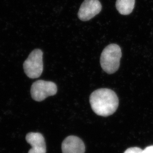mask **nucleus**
<instances>
[{
    "label": "nucleus",
    "instance_id": "obj_1",
    "mask_svg": "<svg viewBox=\"0 0 153 153\" xmlns=\"http://www.w3.org/2000/svg\"><path fill=\"white\" fill-rule=\"evenodd\" d=\"M91 108L96 114L108 116L114 114L119 106V98L117 94L108 88L96 90L90 97Z\"/></svg>",
    "mask_w": 153,
    "mask_h": 153
},
{
    "label": "nucleus",
    "instance_id": "obj_2",
    "mask_svg": "<svg viewBox=\"0 0 153 153\" xmlns=\"http://www.w3.org/2000/svg\"><path fill=\"white\" fill-rule=\"evenodd\" d=\"M122 53L121 49L116 44H111L104 49L100 58L102 70L108 74H112L119 69Z\"/></svg>",
    "mask_w": 153,
    "mask_h": 153
},
{
    "label": "nucleus",
    "instance_id": "obj_3",
    "mask_svg": "<svg viewBox=\"0 0 153 153\" xmlns=\"http://www.w3.org/2000/svg\"><path fill=\"white\" fill-rule=\"evenodd\" d=\"M43 54L40 49H35L24 62V71L29 78L35 79L41 75L43 70Z\"/></svg>",
    "mask_w": 153,
    "mask_h": 153
},
{
    "label": "nucleus",
    "instance_id": "obj_4",
    "mask_svg": "<svg viewBox=\"0 0 153 153\" xmlns=\"http://www.w3.org/2000/svg\"><path fill=\"white\" fill-rule=\"evenodd\" d=\"M57 92L56 84L52 82L38 80L32 84L31 88L32 98L37 101H41L47 97L55 95Z\"/></svg>",
    "mask_w": 153,
    "mask_h": 153
},
{
    "label": "nucleus",
    "instance_id": "obj_5",
    "mask_svg": "<svg viewBox=\"0 0 153 153\" xmlns=\"http://www.w3.org/2000/svg\"><path fill=\"white\" fill-rule=\"evenodd\" d=\"M102 8L99 0H85L80 7L78 17L82 21H88L100 13Z\"/></svg>",
    "mask_w": 153,
    "mask_h": 153
},
{
    "label": "nucleus",
    "instance_id": "obj_6",
    "mask_svg": "<svg viewBox=\"0 0 153 153\" xmlns=\"http://www.w3.org/2000/svg\"><path fill=\"white\" fill-rule=\"evenodd\" d=\"M62 153H84L85 146L81 139L75 136H69L62 142Z\"/></svg>",
    "mask_w": 153,
    "mask_h": 153
},
{
    "label": "nucleus",
    "instance_id": "obj_7",
    "mask_svg": "<svg viewBox=\"0 0 153 153\" xmlns=\"http://www.w3.org/2000/svg\"><path fill=\"white\" fill-rule=\"evenodd\" d=\"M26 140L31 146L28 153H46L45 139L41 133L31 132L26 135Z\"/></svg>",
    "mask_w": 153,
    "mask_h": 153
},
{
    "label": "nucleus",
    "instance_id": "obj_8",
    "mask_svg": "<svg viewBox=\"0 0 153 153\" xmlns=\"http://www.w3.org/2000/svg\"><path fill=\"white\" fill-rule=\"evenodd\" d=\"M135 0H117L116 6L117 10L123 15H128L134 8Z\"/></svg>",
    "mask_w": 153,
    "mask_h": 153
},
{
    "label": "nucleus",
    "instance_id": "obj_9",
    "mask_svg": "<svg viewBox=\"0 0 153 153\" xmlns=\"http://www.w3.org/2000/svg\"><path fill=\"white\" fill-rule=\"evenodd\" d=\"M124 153H143V150L138 147L129 148Z\"/></svg>",
    "mask_w": 153,
    "mask_h": 153
},
{
    "label": "nucleus",
    "instance_id": "obj_10",
    "mask_svg": "<svg viewBox=\"0 0 153 153\" xmlns=\"http://www.w3.org/2000/svg\"><path fill=\"white\" fill-rule=\"evenodd\" d=\"M143 153H153V145L146 147L143 150Z\"/></svg>",
    "mask_w": 153,
    "mask_h": 153
}]
</instances>
